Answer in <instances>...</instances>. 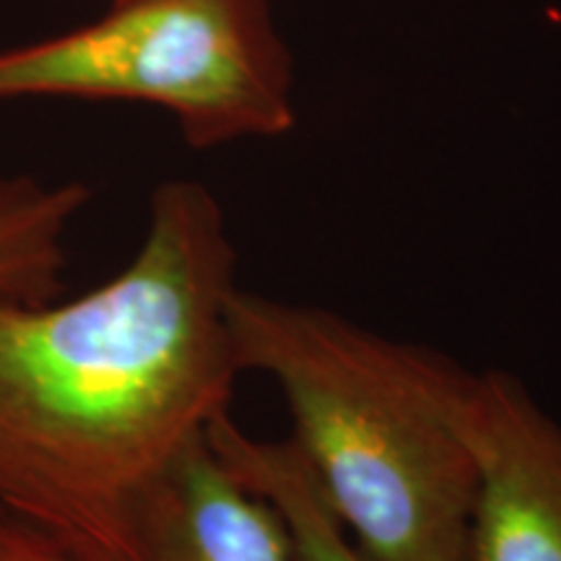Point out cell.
<instances>
[{
	"label": "cell",
	"mask_w": 561,
	"mask_h": 561,
	"mask_svg": "<svg viewBox=\"0 0 561 561\" xmlns=\"http://www.w3.org/2000/svg\"><path fill=\"white\" fill-rule=\"evenodd\" d=\"M458 426L476 468L468 561H561V424L507 369L468 371Z\"/></svg>",
	"instance_id": "4"
},
{
	"label": "cell",
	"mask_w": 561,
	"mask_h": 561,
	"mask_svg": "<svg viewBox=\"0 0 561 561\" xmlns=\"http://www.w3.org/2000/svg\"><path fill=\"white\" fill-rule=\"evenodd\" d=\"M140 543L144 561H297L276 507L229 473L206 434L151 486Z\"/></svg>",
	"instance_id": "5"
},
{
	"label": "cell",
	"mask_w": 561,
	"mask_h": 561,
	"mask_svg": "<svg viewBox=\"0 0 561 561\" xmlns=\"http://www.w3.org/2000/svg\"><path fill=\"white\" fill-rule=\"evenodd\" d=\"M237 252L206 185L151 193L136 257L70 301L0 297V504L79 561H144L140 510L229 411Z\"/></svg>",
	"instance_id": "1"
},
{
	"label": "cell",
	"mask_w": 561,
	"mask_h": 561,
	"mask_svg": "<svg viewBox=\"0 0 561 561\" xmlns=\"http://www.w3.org/2000/svg\"><path fill=\"white\" fill-rule=\"evenodd\" d=\"M21 96L157 104L198 151L297 121L271 0H112L79 30L0 50V100Z\"/></svg>",
	"instance_id": "3"
},
{
	"label": "cell",
	"mask_w": 561,
	"mask_h": 561,
	"mask_svg": "<svg viewBox=\"0 0 561 561\" xmlns=\"http://www.w3.org/2000/svg\"><path fill=\"white\" fill-rule=\"evenodd\" d=\"M240 371L284 392L297 445L369 561H468L476 468L458 426L468 369L331 310L234 289Z\"/></svg>",
	"instance_id": "2"
},
{
	"label": "cell",
	"mask_w": 561,
	"mask_h": 561,
	"mask_svg": "<svg viewBox=\"0 0 561 561\" xmlns=\"http://www.w3.org/2000/svg\"><path fill=\"white\" fill-rule=\"evenodd\" d=\"M110 3H112V0H110Z\"/></svg>",
	"instance_id": "9"
},
{
	"label": "cell",
	"mask_w": 561,
	"mask_h": 561,
	"mask_svg": "<svg viewBox=\"0 0 561 561\" xmlns=\"http://www.w3.org/2000/svg\"><path fill=\"white\" fill-rule=\"evenodd\" d=\"M89 198L81 182L0 178V297L47 305L66 291V234Z\"/></svg>",
	"instance_id": "7"
},
{
	"label": "cell",
	"mask_w": 561,
	"mask_h": 561,
	"mask_svg": "<svg viewBox=\"0 0 561 561\" xmlns=\"http://www.w3.org/2000/svg\"><path fill=\"white\" fill-rule=\"evenodd\" d=\"M0 561H79L45 530L0 504Z\"/></svg>",
	"instance_id": "8"
},
{
	"label": "cell",
	"mask_w": 561,
	"mask_h": 561,
	"mask_svg": "<svg viewBox=\"0 0 561 561\" xmlns=\"http://www.w3.org/2000/svg\"><path fill=\"white\" fill-rule=\"evenodd\" d=\"M206 437L229 473L276 507L289 530L297 561H369L348 541V530L291 439L250 437L234 424L229 411L210 421Z\"/></svg>",
	"instance_id": "6"
}]
</instances>
